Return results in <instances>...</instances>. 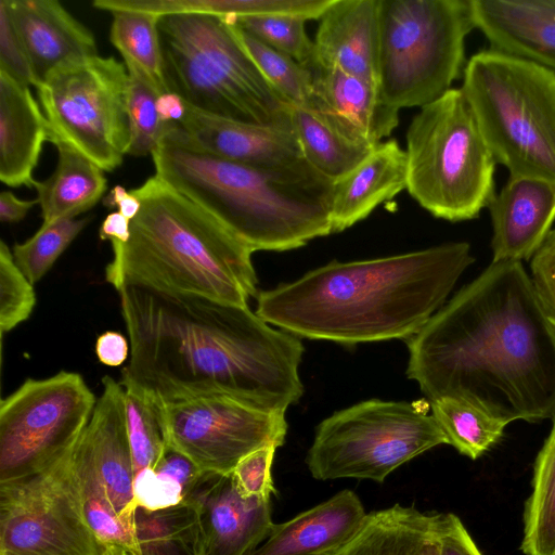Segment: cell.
<instances>
[{
    "instance_id": "obj_50",
    "label": "cell",
    "mask_w": 555,
    "mask_h": 555,
    "mask_svg": "<svg viewBox=\"0 0 555 555\" xmlns=\"http://www.w3.org/2000/svg\"><path fill=\"white\" fill-rule=\"evenodd\" d=\"M126 552L125 548L114 545H108L104 555H122Z\"/></svg>"
},
{
    "instance_id": "obj_31",
    "label": "cell",
    "mask_w": 555,
    "mask_h": 555,
    "mask_svg": "<svg viewBox=\"0 0 555 555\" xmlns=\"http://www.w3.org/2000/svg\"><path fill=\"white\" fill-rule=\"evenodd\" d=\"M69 462L78 485L85 517L99 540L106 546H119L130 555H140L135 533L119 519L78 440L69 452Z\"/></svg>"
},
{
    "instance_id": "obj_35",
    "label": "cell",
    "mask_w": 555,
    "mask_h": 555,
    "mask_svg": "<svg viewBox=\"0 0 555 555\" xmlns=\"http://www.w3.org/2000/svg\"><path fill=\"white\" fill-rule=\"evenodd\" d=\"M124 63L129 77L126 98L130 130L128 155H152L165 135L177 125H167L159 118L157 99L163 92L152 78L134 63Z\"/></svg>"
},
{
    "instance_id": "obj_44",
    "label": "cell",
    "mask_w": 555,
    "mask_h": 555,
    "mask_svg": "<svg viewBox=\"0 0 555 555\" xmlns=\"http://www.w3.org/2000/svg\"><path fill=\"white\" fill-rule=\"evenodd\" d=\"M440 555H482L461 519L452 513H441Z\"/></svg>"
},
{
    "instance_id": "obj_15",
    "label": "cell",
    "mask_w": 555,
    "mask_h": 555,
    "mask_svg": "<svg viewBox=\"0 0 555 555\" xmlns=\"http://www.w3.org/2000/svg\"><path fill=\"white\" fill-rule=\"evenodd\" d=\"M178 126L191 145L231 162L268 169L308 165L291 118L274 124L245 122L207 114L186 104Z\"/></svg>"
},
{
    "instance_id": "obj_40",
    "label": "cell",
    "mask_w": 555,
    "mask_h": 555,
    "mask_svg": "<svg viewBox=\"0 0 555 555\" xmlns=\"http://www.w3.org/2000/svg\"><path fill=\"white\" fill-rule=\"evenodd\" d=\"M278 448L270 446L258 449L243 457L231 476L238 493L244 498L270 500L275 494L272 465Z\"/></svg>"
},
{
    "instance_id": "obj_30",
    "label": "cell",
    "mask_w": 555,
    "mask_h": 555,
    "mask_svg": "<svg viewBox=\"0 0 555 555\" xmlns=\"http://www.w3.org/2000/svg\"><path fill=\"white\" fill-rule=\"evenodd\" d=\"M134 527L140 555H204L197 509L190 501L156 511L138 507Z\"/></svg>"
},
{
    "instance_id": "obj_13",
    "label": "cell",
    "mask_w": 555,
    "mask_h": 555,
    "mask_svg": "<svg viewBox=\"0 0 555 555\" xmlns=\"http://www.w3.org/2000/svg\"><path fill=\"white\" fill-rule=\"evenodd\" d=\"M69 452L42 472L0 482V555L105 554L85 517Z\"/></svg>"
},
{
    "instance_id": "obj_12",
    "label": "cell",
    "mask_w": 555,
    "mask_h": 555,
    "mask_svg": "<svg viewBox=\"0 0 555 555\" xmlns=\"http://www.w3.org/2000/svg\"><path fill=\"white\" fill-rule=\"evenodd\" d=\"M96 398L82 376L26 379L0 402V482L42 472L63 459L87 426Z\"/></svg>"
},
{
    "instance_id": "obj_24",
    "label": "cell",
    "mask_w": 555,
    "mask_h": 555,
    "mask_svg": "<svg viewBox=\"0 0 555 555\" xmlns=\"http://www.w3.org/2000/svg\"><path fill=\"white\" fill-rule=\"evenodd\" d=\"M405 150L396 140L377 144L353 170L334 182L330 205L332 233L362 221L382 203L406 190Z\"/></svg>"
},
{
    "instance_id": "obj_3",
    "label": "cell",
    "mask_w": 555,
    "mask_h": 555,
    "mask_svg": "<svg viewBox=\"0 0 555 555\" xmlns=\"http://www.w3.org/2000/svg\"><path fill=\"white\" fill-rule=\"evenodd\" d=\"M474 261L467 242L367 260H333L260 292L255 312L309 339L349 346L408 340L446 304Z\"/></svg>"
},
{
    "instance_id": "obj_5",
    "label": "cell",
    "mask_w": 555,
    "mask_h": 555,
    "mask_svg": "<svg viewBox=\"0 0 555 555\" xmlns=\"http://www.w3.org/2000/svg\"><path fill=\"white\" fill-rule=\"evenodd\" d=\"M155 176L222 222L253 251H284L332 233L334 181L309 164L268 169L191 145L179 126L153 151Z\"/></svg>"
},
{
    "instance_id": "obj_29",
    "label": "cell",
    "mask_w": 555,
    "mask_h": 555,
    "mask_svg": "<svg viewBox=\"0 0 555 555\" xmlns=\"http://www.w3.org/2000/svg\"><path fill=\"white\" fill-rule=\"evenodd\" d=\"M522 524L525 555H555V420L534 460Z\"/></svg>"
},
{
    "instance_id": "obj_17",
    "label": "cell",
    "mask_w": 555,
    "mask_h": 555,
    "mask_svg": "<svg viewBox=\"0 0 555 555\" xmlns=\"http://www.w3.org/2000/svg\"><path fill=\"white\" fill-rule=\"evenodd\" d=\"M103 391L93 413L78 438L95 475L121 522L135 533L138 505L133 492V465L128 440L124 389L106 375Z\"/></svg>"
},
{
    "instance_id": "obj_18",
    "label": "cell",
    "mask_w": 555,
    "mask_h": 555,
    "mask_svg": "<svg viewBox=\"0 0 555 555\" xmlns=\"http://www.w3.org/2000/svg\"><path fill=\"white\" fill-rule=\"evenodd\" d=\"M312 76L309 106L346 138L376 146L399 124V111L382 96L376 82L338 68L306 64Z\"/></svg>"
},
{
    "instance_id": "obj_6",
    "label": "cell",
    "mask_w": 555,
    "mask_h": 555,
    "mask_svg": "<svg viewBox=\"0 0 555 555\" xmlns=\"http://www.w3.org/2000/svg\"><path fill=\"white\" fill-rule=\"evenodd\" d=\"M168 92L207 114L254 124L291 118L292 104L262 76L236 27L209 14H169L159 21Z\"/></svg>"
},
{
    "instance_id": "obj_39",
    "label": "cell",
    "mask_w": 555,
    "mask_h": 555,
    "mask_svg": "<svg viewBox=\"0 0 555 555\" xmlns=\"http://www.w3.org/2000/svg\"><path fill=\"white\" fill-rule=\"evenodd\" d=\"M36 305L34 285L16 266L7 244L0 242V332L4 335L26 321Z\"/></svg>"
},
{
    "instance_id": "obj_33",
    "label": "cell",
    "mask_w": 555,
    "mask_h": 555,
    "mask_svg": "<svg viewBox=\"0 0 555 555\" xmlns=\"http://www.w3.org/2000/svg\"><path fill=\"white\" fill-rule=\"evenodd\" d=\"M111 13L113 22L109 39L124 61L141 67L163 93L168 92L158 27L162 16L129 9H118Z\"/></svg>"
},
{
    "instance_id": "obj_8",
    "label": "cell",
    "mask_w": 555,
    "mask_h": 555,
    "mask_svg": "<svg viewBox=\"0 0 555 555\" xmlns=\"http://www.w3.org/2000/svg\"><path fill=\"white\" fill-rule=\"evenodd\" d=\"M409 194L434 217L477 218L495 195L496 162L461 88L421 107L406 131Z\"/></svg>"
},
{
    "instance_id": "obj_11",
    "label": "cell",
    "mask_w": 555,
    "mask_h": 555,
    "mask_svg": "<svg viewBox=\"0 0 555 555\" xmlns=\"http://www.w3.org/2000/svg\"><path fill=\"white\" fill-rule=\"evenodd\" d=\"M128 70L114 56L93 55L53 68L36 86L49 129V142H64L104 171L128 154L126 111Z\"/></svg>"
},
{
    "instance_id": "obj_51",
    "label": "cell",
    "mask_w": 555,
    "mask_h": 555,
    "mask_svg": "<svg viewBox=\"0 0 555 555\" xmlns=\"http://www.w3.org/2000/svg\"><path fill=\"white\" fill-rule=\"evenodd\" d=\"M122 555H130L127 551Z\"/></svg>"
},
{
    "instance_id": "obj_42",
    "label": "cell",
    "mask_w": 555,
    "mask_h": 555,
    "mask_svg": "<svg viewBox=\"0 0 555 555\" xmlns=\"http://www.w3.org/2000/svg\"><path fill=\"white\" fill-rule=\"evenodd\" d=\"M530 280L546 318L555 325V228L531 257Z\"/></svg>"
},
{
    "instance_id": "obj_25",
    "label": "cell",
    "mask_w": 555,
    "mask_h": 555,
    "mask_svg": "<svg viewBox=\"0 0 555 555\" xmlns=\"http://www.w3.org/2000/svg\"><path fill=\"white\" fill-rule=\"evenodd\" d=\"M49 129L28 86L0 72V180L9 186H34L33 172Z\"/></svg>"
},
{
    "instance_id": "obj_47",
    "label": "cell",
    "mask_w": 555,
    "mask_h": 555,
    "mask_svg": "<svg viewBox=\"0 0 555 555\" xmlns=\"http://www.w3.org/2000/svg\"><path fill=\"white\" fill-rule=\"evenodd\" d=\"M103 204L108 207H117L118 211L130 221L138 215L141 208L140 199L121 185H115L104 197Z\"/></svg>"
},
{
    "instance_id": "obj_27",
    "label": "cell",
    "mask_w": 555,
    "mask_h": 555,
    "mask_svg": "<svg viewBox=\"0 0 555 555\" xmlns=\"http://www.w3.org/2000/svg\"><path fill=\"white\" fill-rule=\"evenodd\" d=\"M57 164L43 181H35L42 223L76 218L92 208L104 195V170L73 146L55 141Z\"/></svg>"
},
{
    "instance_id": "obj_2",
    "label": "cell",
    "mask_w": 555,
    "mask_h": 555,
    "mask_svg": "<svg viewBox=\"0 0 555 555\" xmlns=\"http://www.w3.org/2000/svg\"><path fill=\"white\" fill-rule=\"evenodd\" d=\"M130 343L120 380L156 399L220 392L268 412L304 395L298 336L248 307L137 286L117 291Z\"/></svg>"
},
{
    "instance_id": "obj_34",
    "label": "cell",
    "mask_w": 555,
    "mask_h": 555,
    "mask_svg": "<svg viewBox=\"0 0 555 555\" xmlns=\"http://www.w3.org/2000/svg\"><path fill=\"white\" fill-rule=\"evenodd\" d=\"M124 389L126 426L132 456L133 477L154 469L168 449L160 408L154 396L129 382L120 380Z\"/></svg>"
},
{
    "instance_id": "obj_46",
    "label": "cell",
    "mask_w": 555,
    "mask_h": 555,
    "mask_svg": "<svg viewBox=\"0 0 555 555\" xmlns=\"http://www.w3.org/2000/svg\"><path fill=\"white\" fill-rule=\"evenodd\" d=\"M36 204H39L38 199L23 201L10 191H2L0 194V220L3 223L18 222Z\"/></svg>"
},
{
    "instance_id": "obj_20",
    "label": "cell",
    "mask_w": 555,
    "mask_h": 555,
    "mask_svg": "<svg viewBox=\"0 0 555 555\" xmlns=\"http://www.w3.org/2000/svg\"><path fill=\"white\" fill-rule=\"evenodd\" d=\"M489 49L555 73V0H472Z\"/></svg>"
},
{
    "instance_id": "obj_48",
    "label": "cell",
    "mask_w": 555,
    "mask_h": 555,
    "mask_svg": "<svg viewBox=\"0 0 555 555\" xmlns=\"http://www.w3.org/2000/svg\"><path fill=\"white\" fill-rule=\"evenodd\" d=\"M157 112L163 122L178 125L185 115L186 104L178 94L166 92L157 99Z\"/></svg>"
},
{
    "instance_id": "obj_26",
    "label": "cell",
    "mask_w": 555,
    "mask_h": 555,
    "mask_svg": "<svg viewBox=\"0 0 555 555\" xmlns=\"http://www.w3.org/2000/svg\"><path fill=\"white\" fill-rule=\"evenodd\" d=\"M440 516L397 503L369 513L354 535L323 555H440Z\"/></svg>"
},
{
    "instance_id": "obj_49",
    "label": "cell",
    "mask_w": 555,
    "mask_h": 555,
    "mask_svg": "<svg viewBox=\"0 0 555 555\" xmlns=\"http://www.w3.org/2000/svg\"><path fill=\"white\" fill-rule=\"evenodd\" d=\"M99 234L101 240L126 243L130 237V220L119 211H113L103 220Z\"/></svg>"
},
{
    "instance_id": "obj_37",
    "label": "cell",
    "mask_w": 555,
    "mask_h": 555,
    "mask_svg": "<svg viewBox=\"0 0 555 555\" xmlns=\"http://www.w3.org/2000/svg\"><path fill=\"white\" fill-rule=\"evenodd\" d=\"M88 222V218H65L42 223L31 237L13 246L15 263L33 285L47 274Z\"/></svg>"
},
{
    "instance_id": "obj_16",
    "label": "cell",
    "mask_w": 555,
    "mask_h": 555,
    "mask_svg": "<svg viewBox=\"0 0 555 555\" xmlns=\"http://www.w3.org/2000/svg\"><path fill=\"white\" fill-rule=\"evenodd\" d=\"M184 501L197 509L204 555H249L274 526L270 500L242 496L231 475L203 473Z\"/></svg>"
},
{
    "instance_id": "obj_10",
    "label": "cell",
    "mask_w": 555,
    "mask_h": 555,
    "mask_svg": "<svg viewBox=\"0 0 555 555\" xmlns=\"http://www.w3.org/2000/svg\"><path fill=\"white\" fill-rule=\"evenodd\" d=\"M420 402L370 399L337 411L315 428L306 455L311 476L383 483L398 467L440 444L442 429Z\"/></svg>"
},
{
    "instance_id": "obj_7",
    "label": "cell",
    "mask_w": 555,
    "mask_h": 555,
    "mask_svg": "<svg viewBox=\"0 0 555 555\" xmlns=\"http://www.w3.org/2000/svg\"><path fill=\"white\" fill-rule=\"evenodd\" d=\"M461 89L509 178L555 183V73L487 49L465 65Z\"/></svg>"
},
{
    "instance_id": "obj_36",
    "label": "cell",
    "mask_w": 555,
    "mask_h": 555,
    "mask_svg": "<svg viewBox=\"0 0 555 555\" xmlns=\"http://www.w3.org/2000/svg\"><path fill=\"white\" fill-rule=\"evenodd\" d=\"M235 27L242 44L270 86L292 105L309 106L312 76L308 66Z\"/></svg>"
},
{
    "instance_id": "obj_23",
    "label": "cell",
    "mask_w": 555,
    "mask_h": 555,
    "mask_svg": "<svg viewBox=\"0 0 555 555\" xmlns=\"http://www.w3.org/2000/svg\"><path fill=\"white\" fill-rule=\"evenodd\" d=\"M366 516L360 498L345 489L285 522L274 524L266 542L249 555H323L354 535Z\"/></svg>"
},
{
    "instance_id": "obj_22",
    "label": "cell",
    "mask_w": 555,
    "mask_h": 555,
    "mask_svg": "<svg viewBox=\"0 0 555 555\" xmlns=\"http://www.w3.org/2000/svg\"><path fill=\"white\" fill-rule=\"evenodd\" d=\"M312 62L378 85V0H333L320 17Z\"/></svg>"
},
{
    "instance_id": "obj_41",
    "label": "cell",
    "mask_w": 555,
    "mask_h": 555,
    "mask_svg": "<svg viewBox=\"0 0 555 555\" xmlns=\"http://www.w3.org/2000/svg\"><path fill=\"white\" fill-rule=\"evenodd\" d=\"M0 72L22 85L35 87L31 66L13 24L8 0L0 1Z\"/></svg>"
},
{
    "instance_id": "obj_4",
    "label": "cell",
    "mask_w": 555,
    "mask_h": 555,
    "mask_svg": "<svg viewBox=\"0 0 555 555\" xmlns=\"http://www.w3.org/2000/svg\"><path fill=\"white\" fill-rule=\"evenodd\" d=\"M131 192L140 211L128 242L111 241L105 269L116 291L137 286L240 307L258 296L254 251L216 217L155 175Z\"/></svg>"
},
{
    "instance_id": "obj_28",
    "label": "cell",
    "mask_w": 555,
    "mask_h": 555,
    "mask_svg": "<svg viewBox=\"0 0 555 555\" xmlns=\"http://www.w3.org/2000/svg\"><path fill=\"white\" fill-rule=\"evenodd\" d=\"M291 122L306 162L334 182L353 170L375 147L346 138L307 106L292 105Z\"/></svg>"
},
{
    "instance_id": "obj_43",
    "label": "cell",
    "mask_w": 555,
    "mask_h": 555,
    "mask_svg": "<svg viewBox=\"0 0 555 555\" xmlns=\"http://www.w3.org/2000/svg\"><path fill=\"white\" fill-rule=\"evenodd\" d=\"M133 492L138 507L149 511L175 506L185 499L177 482L152 468L134 475Z\"/></svg>"
},
{
    "instance_id": "obj_19",
    "label": "cell",
    "mask_w": 555,
    "mask_h": 555,
    "mask_svg": "<svg viewBox=\"0 0 555 555\" xmlns=\"http://www.w3.org/2000/svg\"><path fill=\"white\" fill-rule=\"evenodd\" d=\"M492 261L529 260L555 221V183L508 178L490 202Z\"/></svg>"
},
{
    "instance_id": "obj_14",
    "label": "cell",
    "mask_w": 555,
    "mask_h": 555,
    "mask_svg": "<svg viewBox=\"0 0 555 555\" xmlns=\"http://www.w3.org/2000/svg\"><path fill=\"white\" fill-rule=\"evenodd\" d=\"M156 401L167 447L203 473L231 475L249 453L285 442V413L262 411L227 393H194Z\"/></svg>"
},
{
    "instance_id": "obj_21",
    "label": "cell",
    "mask_w": 555,
    "mask_h": 555,
    "mask_svg": "<svg viewBox=\"0 0 555 555\" xmlns=\"http://www.w3.org/2000/svg\"><path fill=\"white\" fill-rule=\"evenodd\" d=\"M35 87L55 67L98 55L93 33L56 0H8Z\"/></svg>"
},
{
    "instance_id": "obj_32",
    "label": "cell",
    "mask_w": 555,
    "mask_h": 555,
    "mask_svg": "<svg viewBox=\"0 0 555 555\" xmlns=\"http://www.w3.org/2000/svg\"><path fill=\"white\" fill-rule=\"evenodd\" d=\"M431 415L461 454L477 460L504 435L506 423L464 401L444 397L429 402Z\"/></svg>"
},
{
    "instance_id": "obj_1",
    "label": "cell",
    "mask_w": 555,
    "mask_h": 555,
    "mask_svg": "<svg viewBox=\"0 0 555 555\" xmlns=\"http://www.w3.org/2000/svg\"><path fill=\"white\" fill-rule=\"evenodd\" d=\"M406 376L506 424L555 420V325L521 261L491 263L406 340Z\"/></svg>"
},
{
    "instance_id": "obj_45",
    "label": "cell",
    "mask_w": 555,
    "mask_h": 555,
    "mask_svg": "<svg viewBox=\"0 0 555 555\" xmlns=\"http://www.w3.org/2000/svg\"><path fill=\"white\" fill-rule=\"evenodd\" d=\"M95 353L101 363L108 366H119L128 358L129 343L122 334L107 331L98 337Z\"/></svg>"
},
{
    "instance_id": "obj_9",
    "label": "cell",
    "mask_w": 555,
    "mask_h": 555,
    "mask_svg": "<svg viewBox=\"0 0 555 555\" xmlns=\"http://www.w3.org/2000/svg\"><path fill=\"white\" fill-rule=\"evenodd\" d=\"M378 87L393 108L423 107L451 89L474 29L472 0H378Z\"/></svg>"
},
{
    "instance_id": "obj_38",
    "label": "cell",
    "mask_w": 555,
    "mask_h": 555,
    "mask_svg": "<svg viewBox=\"0 0 555 555\" xmlns=\"http://www.w3.org/2000/svg\"><path fill=\"white\" fill-rule=\"evenodd\" d=\"M306 20L296 16H249L233 22L240 29L306 65L314 44L306 33Z\"/></svg>"
}]
</instances>
